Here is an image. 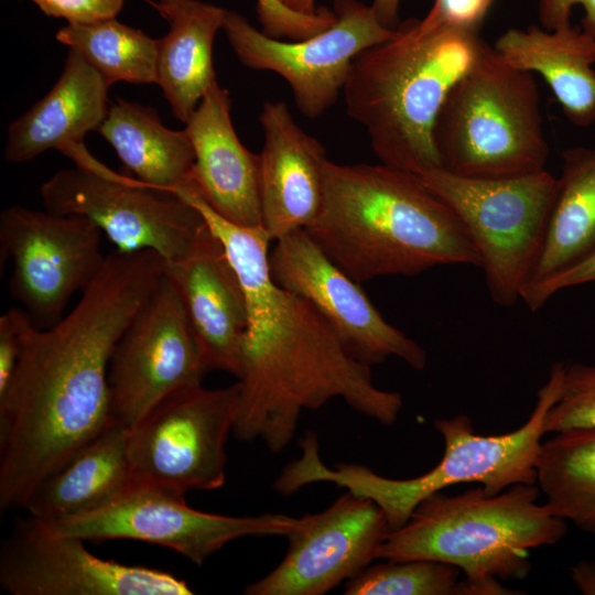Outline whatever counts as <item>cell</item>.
Here are the masks:
<instances>
[{
	"mask_svg": "<svg viewBox=\"0 0 595 595\" xmlns=\"http://www.w3.org/2000/svg\"><path fill=\"white\" fill-rule=\"evenodd\" d=\"M164 273L154 251L116 250L66 315L46 328L29 327L0 397L2 509L24 508L43 479L116 420L110 359Z\"/></svg>",
	"mask_w": 595,
	"mask_h": 595,
	"instance_id": "cell-1",
	"label": "cell"
},
{
	"mask_svg": "<svg viewBox=\"0 0 595 595\" xmlns=\"http://www.w3.org/2000/svg\"><path fill=\"white\" fill-rule=\"evenodd\" d=\"M177 194L203 216L221 242L246 296L242 375L232 433L263 441L280 453L293 439L303 410L342 398L357 412L392 425L402 409L398 392L377 388L371 367L355 359L335 329L305 298L277 284L269 269L271 238L218 215L192 185Z\"/></svg>",
	"mask_w": 595,
	"mask_h": 595,
	"instance_id": "cell-2",
	"label": "cell"
},
{
	"mask_svg": "<svg viewBox=\"0 0 595 595\" xmlns=\"http://www.w3.org/2000/svg\"><path fill=\"white\" fill-rule=\"evenodd\" d=\"M358 283L444 264L480 266L453 209L418 175L386 164L324 166V202L305 229Z\"/></svg>",
	"mask_w": 595,
	"mask_h": 595,
	"instance_id": "cell-3",
	"label": "cell"
},
{
	"mask_svg": "<svg viewBox=\"0 0 595 595\" xmlns=\"http://www.w3.org/2000/svg\"><path fill=\"white\" fill-rule=\"evenodd\" d=\"M479 32L455 26L420 32L410 19L356 56L343 89L346 111L365 128L382 164L414 175L442 169L435 122L487 45Z\"/></svg>",
	"mask_w": 595,
	"mask_h": 595,
	"instance_id": "cell-4",
	"label": "cell"
},
{
	"mask_svg": "<svg viewBox=\"0 0 595 595\" xmlns=\"http://www.w3.org/2000/svg\"><path fill=\"white\" fill-rule=\"evenodd\" d=\"M539 494V487L526 484L496 495L483 487L455 496L431 494L402 527L386 534L377 559L454 565L465 575L457 595L520 594L499 580L526 578L529 551L555 544L566 533V521L538 504Z\"/></svg>",
	"mask_w": 595,
	"mask_h": 595,
	"instance_id": "cell-5",
	"label": "cell"
},
{
	"mask_svg": "<svg viewBox=\"0 0 595 595\" xmlns=\"http://www.w3.org/2000/svg\"><path fill=\"white\" fill-rule=\"evenodd\" d=\"M565 364L555 363L547 382L538 391L532 413L519 429L498 435H479L465 414L434 422L445 448L440 463L428 473L392 479L355 464L326 466L318 453L315 434L300 442L302 454L288 464L273 483L280 495H291L305 485L329 482L369 498L382 510L390 530L402 527L414 508L428 496L466 483L480 484L488 495L518 485H537V464L544 420L559 399Z\"/></svg>",
	"mask_w": 595,
	"mask_h": 595,
	"instance_id": "cell-6",
	"label": "cell"
},
{
	"mask_svg": "<svg viewBox=\"0 0 595 595\" xmlns=\"http://www.w3.org/2000/svg\"><path fill=\"white\" fill-rule=\"evenodd\" d=\"M442 169L462 177L502 180L545 170L549 145L531 73L485 46L450 91L434 127Z\"/></svg>",
	"mask_w": 595,
	"mask_h": 595,
	"instance_id": "cell-7",
	"label": "cell"
},
{
	"mask_svg": "<svg viewBox=\"0 0 595 595\" xmlns=\"http://www.w3.org/2000/svg\"><path fill=\"white\" fill-rule=\"evenodd\" d=\"M464 226L479 257L491 300L512 306L540 261L558 177L543 170L502 180H477L435 169L418 175Z\"/></svg>",
	"mask_w": 595,
	"mask_h": 595,
	"instance_id": "cell-8",
	"label": "cell"
},
{
	"mask_svg": "<svg viewBox=\"0 0 595 595\" xmlns=\"http://www.w3.org/2000/svg\"><path fill=\"white\" fill-rule=\"evenodd\" d=\"M63 154L75 167L60 170L42 184L44 208L89 219L117 250H151L173 262L191 250L205 229L201 213L180 195L112 171L84 142Z\"/></svg>",
	"mask_w": 595,
	"mask_h": 595,
	"instance_id": "cell-9",
	"label": "cell"
},
{
	"mask_svg": "<svg viewBox=\"0 0 595 595\" xmlns=\"http://www.w3.org/2000/svg\"><path fill=\"white\" fill-rule=\"evenodd\" d=\"M240 385H202L171 393L129 428L128 456L136 484L185 495L217 489L226 479V443Z\"/></svg>",
	"mask_w": 595,
	"mask_h": 595,
	"instance_id": "cell-10",
	"label": "cell"
},
{
	"mask_svg": "<svg viewBox=\"0 0 595 595\" xmlns=\"http://www.w3.org/2000/svg\"><path fill=\"white\" fill-rule=\"evenodd\" d=\"M100 229L89 219L24 206L0 215V263L11 261V296L37 328L57 323L105 263Z\"/></svg>",
	"mask_w": 595,
	"mask_h": 595,
	"instance_id": "cell-11",
	"label": "cell"
},
{
	"mask_svg": "<svg viewBox=\"0 0 595 595\" xmlns=\"http://www.w3.org/2000/svg\"><path fill=\"white\" fill-rule=\"evenodd\" d=\"M333 11L336 21L331 28L299 41L270 37L229 10L221 30L241 64L283 77L300 112L316 119L336 102L356 56L396 31L358 0H333Z\"/></svg>",
	"mask_w": 595,
	"mask_h": 595,
	"instance_id": "cell-12",
	"label": "cell"
},
{
	"mask_svg": "<svg viewBox=\"0 0 595 595\" xmlns=\"http://www.w3.org/2000/svg\"><path fill=\"white\" fill-rule=\"evenodd\" d=\"M209 371L180 293L164 273L118 340L108 369L112 415L131 428Z\"/></svg>",
	"mask_w": 595,
	"mask_h": 595,
	"instance_id": "cell-13",
	"label": "cell"
},
{
	"mask_svg": "<svg viewBox=\"0 0 595 595\" xmlns=\"http://www.w3.org/2000/svg\"><path fill=\"white\" fill-rule=\"evenodd\" d=\"M43 522V521H42ZM298 518L280 513L230 517L188 507L183 494L136 484L113 502L48 524L83 540L130 539L174 550L196 565L245 537H286Z\"/></svg>",
	"mask_w": 595,
	"mask_h": 595,
	"instance_id": "cell-14",
	"label": "cell"
},
{
	"mask_svg": "<svg viewBox=\"0 0 595 595\" xmlns=\"http://www.w3.org/2000/svg\"><path fill=\"white\" fill-rule=\"evenodd\" d=\"M84 541L30 516L1 547V588L11 595L193 594L167 572L97 558Z\"/></svg>",
	"mask_w": 595,
	"mask_h": 595,
	"instance_id": "cell-15",
	"label": "cell"
},
{
	"mask_svg": "<svg viewBox=\"0 0 595 595\" xmlns=\"http://www.w3.org/2000/svg\"><path fill=\"white\" fill-rule=\"evenodd\" d=\"M269 269L277 284L316 307L361 364L371 367L393 356L415 370L424 369L425 350L383 318L359 283L337 267L305 229L275 241L269 252Z\"/></svg>",
	"mask_w": 595,
	"mask_h": 595,
	"instance_id": "cell-16",
	"label": "cell"
},
{
	"mask_svg": "<svg viewBox=\"0 0 595 595\" xmlns=\"http://www.w3.org/2000/svg\"><path fill=\"white\" fill-rule=\"evenodd\" d=\"M389 532L382 510L349 490L325 510L298 518L283 560L247 595H323L377 559Z\"/></svg>",
	"mask_w": 595,
	"mask_h": 595,
	"instance_id": "cell-17",
	"label": "cell"
},
{
	"mask_svg": "<svg viewBox=\"0 0 595 595\" xmlns=\"http://www.w3.org/2000/svg\"><path fill=\"white\" fill-rule=\"evenodd\" d=\"M209 370L240 379L247 327L246 296L219 239L205 227L191 250L165 262Z\"/></svg>",
	"mask_w": 595,
	"mask_h": 595,
	"instance_id": "cell-18",
	"label": "cell"
},
{
	"mask_svg": "<svg viewBox=\"0 0 595 595\" xmlns=\"http://www.w3.org/2000/svg\"><path fill=\"white\" fill-rule=\"evenodd\" d=\"M260 153L262 227L271 240L310 227L324 202V145L306 133L283 101L263 104Z\"/></svg>",
	"mask_w": 595,
	"mask_h": 595,
	"instance_id": "cell-19",
	"label": "cell"
},
{
	"mask_svg": "<svg viewBox=\"0 0 595 595\" xmlns=\"http://www.w3.org/2000/svg\"><path fill=\"white\" fill-rule=\"evenodd\" d=\"M230 109L228 90L216 82L185 123L195 154L190 182L228 221L262 226L260 154L240 142Z\"/></svg>",
	"mask_w": 595,
	"mask_h": 595,
	"instance_id": "cell-20",
	"label": "cell"
},
{
	"mask_svg": "<svg viewBox=\"0 0 595 595\" xmlns=\"http://www.w3.org/2000/svg\"><path fill=\"white\" fill-rule=\"evenodd\" d=\"M109 87L79 53L69 48L52 89L9 126L6 161L23 163L47 150L62 151L83 142L107 116Z\"/></svg>",
	"mask_w": 595,
	"mask_h": 595,
	"instance_id": "cell-21",
	"label": "cell"
},
{
	"mask_svg": "<svg viewBox=\"0 0 595 595\" xmlns=\"http://www.w3.org/2000/svg\"><path fill=\"white\" fill-rule=\"evenodd\" d=\"M129 426L115 420L60 468L43 479L24 509L52 524L98 510L136 482L128 456Z\"/></svg>",
	"mask_w": 595,
	"mask_h": 595,
	"instance_id": "cell-22",
	"label": "cell"
},
{
	"mask_svg": "<svg viewBox=\"0 0 595 595\" xmlns=\"http://www.w3.org/2000/svg\"><path fill=\"white\" fill-rule=\"evenodd\" d=\"M493 48L509 66L539 74L566 118L578 127L595 121V37L569 24L555 30L508 29Z\"/></svg>",
	"mask_w": 595,
	"mask_h": 595,
	"instance_id": "cell-23",
	"label": "cell"
},
{
	"mask_svg": "<svg viewBox=\"0 0 595 595\" xmlns=\"http://www.w3.org/2000/svg\"><path fill=\"white\" fill-rule=\"evenodd\" d=\"M154 7L169 24L159 39L156 85L174 117L186 123L217 82L213 44L227 10L201 0H159Z\"/></svg>",
	"mask_w": 595,
	"mask_h": 595,
	"instance_id": "cell-24",
	"label": "cell"
},
{
	"mask_svg": "<svg viewBox=\"0 0 595 595\" xmlns=\"http://www.w3.org/2000/svg\"><path fill=\"white\" fill-rule=\"evenodd\" d=\"M97 131L140 182L175 192L190 181L195 154L188 133L165 127L153 108L118 98Z\"/></svg>",
	"mask_w": 595,
	"mask_h": 595,
	"instance_id": "cell-25",
	"label": "cell"
},
{
	"mask_svg": "<svg viewBox=\"0 0 595 595\" xmlns=\"http://www.w3.org/2000/svg\"><path fill=\"white\" fill-rule=\"evenodd\" d=\"M594 248L595 149L570 148L562 152L544 248L526 290L571 267Z\"/></svg>",
	"mask_w": 595,
	"mask_h": 595,
	"instance_id": "cell-26",
	"label": "cell"
},
{
	"mask_svg": "<svg viewBox=\"0 0 595 595\" xmlns=\"http://www.w3.org/2000/svg\"><path fill=\"white\" fill-rule=\"evenodd\" d=\"M537 485L554 516L595 534V428L558 432L542 443Z\"/></svg>",
	"mask_w": 595,
	"mask_h": 595,
	"instance_id": "cell-27",
	"label": "cell"
},
{
	"mask_svg": "<svg viewBox=\"0 0 595 595\" xmlns=\"http://www.w3.org/2000/svg\"><path fill=\"white\" fill-rule=\"evenodd\" d=\"M56 40L79 53L111 86L156 84L159 39L113 19L61 28Z\"/></svg>",
	"mask_w": 595,
	"mask_h": 595,
	"instance_id": "cell-28",
	"label": "cell"
},
{
	"mask_svg": "<svg viewBox=\"0 0 595 595\" xmlns=\"http://www.w3.org/2000/svg\"><path fill=\"white\" fill-rule=\"evenodd\" d=\"M461 570L432 560L369 564L346 581V595H457Z\"/></svg>",
	"mask_w": 595,
	"mask_h": 595,
	"instance_id": "cell-29",
	"label": "cell"
},
{
	"mask_svg": "<svg viewBox=\"0 0 595 595\" xmlns=\"http://www.w3.org/2000/svg\"><path fill=\"white\" fill-rule=\"evenodd\" d=\"M595 428V365H565L559 399L544 420L545 433Z\"/></svg>",
	"mask_w": 595,
	"mask_h": 595,
	"instance_id": "cell-30",
	"label": "cell"
},
{
	"mask_svg": "<svg viewBox=\"0 0 595 595\" xmlns=\"http://www.w3.org/2000/svg\"><path fill=\"white\" fill-rule=\"evenodd\" d=\"M257 15L264 34L290 41L309 39L336 21L334 11L326 7H320L315 14H303L290 10L279 0H257Z\"/></svg>",
	"mask_w": 595,
	"mask_h": 595,
	"instance_id": "cell-31",
	"label": "cell"
},
{
	"mask_svg": "<svg viewBox=\"0 0 595 595\" xmlns=\"http://www.w3.org/2000/svg\"><path fill=\"white\" fill-rule=\"evenodd\" d=\"M495 0H435L428 14L415 19V28L428 32L441 26H455L480 31L487 12Z\"/></svg>",
	"mask_w": 595,
	"mask_h": 595,
	"instance_id": "cell-32",
	"label": "cell"
},
{
	"mask_svg": "<svg viewBox=\"0 0 595 595\" xmlns=\"http://www.w3.org/2000/svg\"><path fill=\"white\" fill-rule=\"evenodd\" d=\"M32 324L22 307H12L0 317V397L14 375L26 332Z\"/></svg>",
	"mask_w": 595,
	"mask_h": 595,
	"instance_id": "cell-33",
	"label": "cell"
},
{
	"mask_svg": "<svg viewBox=\"0 0 595 595\" xmlns=\"http://www.w3.org/2000/svg\"><path fill=\"white\" fill-rule=\"evenodd\" d=\"M44 14L71 24H90L116 18L125 0H31Z\"/></svg>",
	"mask_w": 595,
	"mask_h": 595,
	"instance_id": "cell-34",
	"label": "cell"
},
{
	"mask_svg": "<svg viewBox=\"0 0 595 595\" xmlns=\"http://www.w3.org/2000/svg\"><path fill=\"white\" fill-rule=\"evenodd\" d=\"M595 282V248L565 270L526 290L521 300L531 311H538L561 290Z\"/></svg>",
	"mask_w": 595,
	"mask_h": 595,
	"instance_id": "cell-35",
	"label": "cell"
},
{
	"mask_svg": "<svg viewBox=\"0 0 595 595\" xmlns=\"http://www.w3.org/2000/svg\"><path fill=\"white\" fill-rule=\"evenodd\" d=\"M540 21L545 30H555L571 24L574 7L584 10L583 30L595 37V0H539Z\"/></svg>",
	"mask_w": 595,
	"mask_h": 595,
	"instance_id": "cell-36",
	"label": "cell"
},
{
	"mask_svg": "<svg viewBox=\"0 0 595 595\" xmlns=\"http://www.w3.org/2000/svg\"><path fill=\"white\" fill-rule=\"evenodd\" d=\"M571 577L584 595H595V560H583L571 566Z\"/></svg>",
	"mask_w": 595,
	"mask_h": 595,
	"instance_id": "cell-37",
	"label": "cell"
},
{
	"mask_svg": "<svg viewBox=\"0 0 595 595\" xmlns=\"http://www.w3.org/2000/svg\"><path fill=\"white\" fill-rule=\"evenodd\" d=\"M400 0H372L371 8L378 21L389 30H396L399 24Z\"/></svg>",
	"mask_w": 595,
	"mask_h": 595,
	"instance_id": "cell-38",
	"label": "cell"
},
{
	"mask_svg": "<svg viewBox=\"0 0 595 595\" xmlns=\"http://www.w3.org/2000/svg\"><path fill=\"white\" fill-rule=\"evenodd\" d=\"M283 6L292 11L303 14H315L320 10L316 0H279Z\"/></svg>",
	"mask_w": 595,
	"mask_h": 595,
	"instance_id": "cell-39",
	"label": "cell"
}]
</instances>
